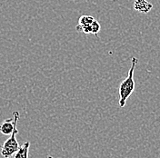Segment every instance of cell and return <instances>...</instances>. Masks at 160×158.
<instances>
[{"label":"cell","mask_w":160,"mask_h":158,"mask_svg":"<svg viewBox=\"0 0 160 158\" xmlns=\"http://www.w3.org/2000/svg\"><path fill=\"white\" fill-rule=\"evenodd\" d=\"M47 158H54V157H53L52 156H48V157H47Z\"/></svg>","instance_id":"cell-8"},{"label":"cell","mask_w":160,"mask_h":158,"mask_svg":"<svg viewBox=\"0 0 160 158\" xmlns=\"http://www.w3.org/2000/svg\"><path fill=\"white\" fill-rule=\"evenodd\" d=\"M100 29H101V26H100L99 22L95 19L91 24V34H94L97 36L99 33Z\"/></svg>","instance_id":"cell-7"},{"label":"cell","mask_w":160,"mask_h":158,"mask_svg":"<svg viewBox=\"0 0 160 158\" xmlns=\"http://www.w3.org/2000/svg\"><path fill=\"white\" fill-rule=\"evenodd\" d=\"M0 148H1V146H0Z\"/></svg>","instance_id":"cell-9"},{"label":"cell","mask_w":160,"mask_h":158,"mask_svg":"<svg viewBox=\"0 0 160 158\" xmlns=\"http://www.w3.org/2000/svg\"><path fill=\"white\" fill-rule=\"evenodd\" d=\"M153 6L148 0H135L134 8L141 13H148L152 9Z\"/></svg>","instance_id":"cell-4"},{"label":"cell","mask_w":160,"mask_h":158,"mask_svg":"<svg viewBox=\"0 0 160 158\" xmlns=\"http://www.w3.org/2000/svg\"><path fill=\"white\" fill-rule=\"evenodd\" d=\"M20 115L19 112H14L13 113V117L4 120L0 124V133L4 136H9L14 131L15 125L18 122Z\"/></svg>","instance_id":"cell-3"},{"label":"cell","mask_w":160,"mask_h":158,"mask_svg":"<svg viewBox=\"0 0 160 158\" xmlns=\"http://www.w3.org/2000/svg\"><path fill=\"white\" fill-rule=\"evenodd\" d=\"M18 123L15 125L14 131L12 132V134L10 135V137L5 143L4 145L1 146V155L2 156L5 158L12 157L20 148L19 144L17 140V134L18 133V130L17 128Z\"/></svg>","instance_id":"cell-2"},{"label":"cell","mask_w":160,"mask_h":158,"mask_svg":"<svg viewBox=\"0 0 160 158\" xmlns=\"http://www.w3.org/2000/svg\"><path fill=\"white\" fill-rule=\"evenodd\" d=\"M138 63V59L137 57H132L131 59V67L128 77L123 80L119 86V106L124 107L127 104V100L133 94L135 90V80H134V71Z\"/></svg>","instance_id":"cell-1"},{"label":"cell","mask_w":160,"mask_h":158,"mask_svg":"<svg viewBox=\"0 0 160 158\" xmlns=\"http://www.w3.org/2000/svg\"><path fill=\"white\" fill-rule=\"evenodd\" d=\"M30 142H25L18 149V151L14 155V158H28L29 155Z\"/></svg>","instance_id":"cell-5"},{"label":"cell","mask_w":160,"mask_h":158,"mask_svg":"<svg viewBox=\"0 0 160 158\" xmlns=\"http://www.w3.org/2000/svg\"><path fill=\"white\" fill-rule=\"evenodd\" d=\"M95 18L92 16H81L79 20H78V25H88V24H91Z\"/></svg>","instance_id":"cell-6"}]
</instances>
